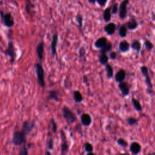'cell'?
Instances as JSON below:
<instances>
[{"instance_id":"ac0fdd59","label":"cell","mask_w":155,"mask_h":155,"mask_svg":"<svg viewBox=\"0 0 155 155\" xmlns=\"http://www.w3.org/2000/svg\"><path fill=\"white\" fill-rule=\"evenodd\" d=\"M119 49L122 52H126L130 49V45L126 41H121L120 45H119Z\"/></svg>"},{"instance_id":"484cf974","label":"cell","mask_w":155,"mask_h":155,"mask_svg":"<svg viewBox=\"0 0 155 155\" xmlns=\"http://www.w3.org/2000/svg\"><path fill=\"white\" fill-rule=\"evenodd\" d=\"M127 33V29L126 26H121L119 29V35L121 38H124L126 37Z\"/></svg>"},{"instance_id":"2e32d148","label":"cell","mask_w":155,"mask_h":155,"mask_svg":"<svg viewBox=\"0 0 155 155\" xmlns=\"http://www.w3.org/2000/svg\"><path fill=\"white\" fill-rule=\"evenodd\" d=\"M116 28V26L115 24L113 22H110L105 26L104 31L108 35H111L115 33Z\"/></svg>"},{"instance_id":"603a6c76","label":"cell","mask_w":155,"mask_h":155,"mask_svg":"<svg viewBox=\"0 0 155 155\" xmlns=\"http://www.w3.org/2000/svg\"><path fill=\"white\" fill-rule=\"evenodd\" d=\"M127 26L130 30H134L138 27V22L134 19H131L127 22Z\"/></svg>"},{"instance_id":"f35d334b","label":"cell","mask_w":155,"mask_h":155,"mask_svg":"<svg viewBox=\"0 0 155 155\" xmlns=\"http://www.w3.org/2000/svg\"><path fill=\"white\" fill-rule=\"evenodd\" d=\"M96 1L99 4V5L101 7L105 6V4L107 3V0H96Z\"/></svg>"},{"instance_id":"f546056e","label":"cell","mask_w":155,"mask_h":155,"mask_svg":"<svg viewBox=\"0 0 155 155\" xmlns=\"http://www.w3.org/2000/svg\"><path fill=\"white\" fill-rule=\"evenodd\" d=\"M138 120L136 118L133 117H129L127 119V122L130 126H134L138 124Z\"/></svg>"},{"instance_id":"b9f144b4","label":"cell","mask_w":155,"mask_h":155,"mask_svg":"<svg viewBox=\"0 0 155 155\" xmlns=\"http://www.w3.org/2000/svg\"><path fill=\"white\" fill-rule=\"evenodd\" d=\"M45 155H52V154H51V153L49 151H48V152H46Z\"/></svg>"},{"instance_id":"4dcf8cb0","label":"cell","mask_w":155,"mask_h":155,"mask_svg":"<svg viewBox=\"0 0 155 155\" xmlns=\"http://www.w3.org/2000/svg\"><path fill=\"white\" fill-rule=\"evenodd\" d=\"M117 144L120 145L122 147L126 148L128 146V142L127 141H126L125 139H124L123 138H119L117 140Z\"/></svg>"},{"instance_id":"836d02e7","label":"cell","mask_w":155,"mask_h":155,"mask_svg":"<svg viewBox=\"0 0 155 155\" xmlns=\"http://www.w3.org/2000/svg\"><path fill=\"white\" fill-rule=\"evenodd\" d=\"M144 46L145 47L146 49L148 50V51H150L152 50V49L153 48V44L150 42V41L148 40H146L144 42Z\"/></svg>"},{"instance_id":"1f68e13d","label":"cell","mask_w":155,"mask_h":155,"mask_svg":"<svg viewBox=\"0 0 155 155\" xmlns=\"http://www.w3.org/2000/svg\"><path fill=\"white\" fill-rule=\"evenodd\" d=\"M84 148L85 149V151L87 153L89 152H92L93 150V145L89 142H86L84 145Z\"/></svg>"},{"instance_id":"e0dca14e","label":"cell","mask_w":155,"mask_h":155,"mask_svg":"<svg viewBox=\"0 0 155 155\" xmlns=\"http://www.w3.org/2000/svg\"><path fill=\"white\" fill-rule=\"evenodd\" d=\"M108 43V41L105 37H101L99 38L96 42L94 43V46L98 49H101L104 47Z\"/></svg>"},{"instance_id":"8fae6325","label":"cell","mask_w":155,"mask_h":155,"mask_svg":"<svg viewBox=\"0 0 155 155\" xmlns=\"http://www.w3.org/2000/svg\"><path fill=\"white\" fill-rule=\"evenodd\" d=\"M118 87L120 88V91L121 92L122 94L124 96L126 97L128 96L130 93V87L128 84V83L126 82H120V84L118 85Z\"/></svg>"},{"instance_id":"8992f818","label":"cell","mask_w":155,"mask_h":155,"mask_svg":"<svg viewBox=\"0 0 155 155\" xmlns=\"http://www.w3.org/2000/svg\"><path fill=\"white\" fill-rule=\"evenodd\" d=\"M141 71L142 75H144V77L145 78V83H146L148 88L149 89H150V90H152V89L153 88V84H152V82L151 78L150 77V76H149V74H148V69L147 67L145 66V65H144V66H142L141 67Z\"/></svg>"},{"instance_id":"277c9868","label":"cell","mask_w":155,"mask_h":155,"mask_svg":"<svg viewBox=\"0 0 155 155\" xmlns=\"http://www.w3.org/2000/svg\"><path fill=\"white\" fill-rule=\"evenodd\" d=\"M35 127V121H25L22 124V130L21 131L27 136L34 129Z\"/></svg>"},{"instance_id":"83f0119b","label":"cell","mask_w":155,"mask_h":155,"mask_svg":"<svg viewBox=\"0 0 155 155\" xmlns=\"http://www.w3.org/2000/svg\"><path fill=\"white\" fill-rule=\"evenodd\" d=\"M131 47H132V48L133 50H135L137 52H139L141 50V43L137 40H135L133 41V43H132V46H131Z\"/></svg>"},{"instance_id":"cb8c5ba5","label":"cell","mask_w":155,"mask_h":155,"mask_svg":"<svg viewBox=\"0 0 155 155\" xmlns=\"http://www.w3.org/2000/svg\"><path fill=\"white\" fill-rule=\"evenodd\" d=\"M49 99L50 100H54L56 101V102H58L59 98L58 96V92L55 90H52L50 91L49 94Z\"/></svg>"},{"instance_id":"8d00e7d4","label":"cell","mask_w":155,"mask_h":155,"mask_svg":"<svg viewBox=\"0 0 155 155\" xmlns=\"http://www.w3.org/2000/svg\"><path fill=\"white\" fill-rule=\"evenodd\" d=\"M20 155H28V150L25 146V144H23V147L21 152Z\"/></svg>"},{"instance_id":"9a60e30c","label":"cell","mask_w":155,"mask_h":155,"mask_svg":"<svg viewBox=\"0 0 155 155\" xmlns=\"http://www.w3.org/2000/svg\"><path fill=\"white\" fill-rule=\"evenodd\" d=\"M58 43V34L55 33L53 35L52 43H51V50L53 56L56 55V46Z\"/></svg>"},{"instance_id":"d6a6232c","label":"cell","mask_w":155,"mask_h":155,"mask_svg":"<svg viewBox=\"0 0 155 155\" xmlns=\"http://www.w3.org/2000/svg\"><path fill=\"white\" fill-rule=\"evenodd\" d=\"M50 123L52 125V131L53 133H56L57 130H58V126L57 124L56 123L55 120L53 118H52L50 120Z\"/></svg>"},{"instance_id":"74e56055","label":"cell","mask_w":155,"mask_h":155,"mask_svg":"<svg viewBox=\"0 0 155 155\" xmlns=\"http://www.w3.org/2000/svg\"><path fill=\"white\" fill-rule=\"evenodd\" d=\"M118 10V4H115L114 5H113V7L111 8V13L113 14H116L117 13Z\"/></svg>"},{"instance_id":"30bf717a","label":"cell","mask_w":155,"mask_h":155,"mask_svg":"<svg viewBox=\"0 0 155 155\" xmlns=\"http://www.w3.org/2000/svg\"><path fill=\"white\" fill-rule=\"evenodd\" d=\"M130 151L133 155H138L141 151V145L138 142H133L130 145Z\"/></svg>"},{"instance_id":"7a4b0ae2","label":"cell","mask_w":155,"mask_h":155,"mask_svg":"<svg viewBox=\"0 0 155 155\" xmlns=\"http://www.w3.org/2000/svg\"><path fill=\"white\" fill-rule=\"evenodd\" d=\"M35 70L39 86L41 87H44L46 86V83L44 78V70L43 67V65L40 63H37L35 65Z\"/></svg>"},{"instance_id":"9c48e42d","label":"cell","mask_w":155,"mask_h":155,"mask_svg":"<svg viewBox=\"0 0 155 155\" xmlns=\"http://www.w3.org/2000/svg\"><path fill=\"white\" fill-rule=\"evenodd\" d=\"M81 122L82 126H90L92 124V118L88 113H84L81 116Z\"/></svg>"},{"instance_id":"5b68a950","label":"cell","mask_w":155,"mask_h":155,"mask_svg":"<svg viewBox=\"0 0 155 155\" xmlns=\"http://www.w3.org/2000/svg\"><path fill=\"white\" fill-rule=\"evenodd\" d=\"M61 150L62 155H65L67 153L69 149V146L68 142L66 139V136L65 135V132L63 130H61Z\"/></svg>"},{"instance_id":"f6af8a7d","label":"cell","mask_w":155,"mask_h":155,"mask_svg":"<svg viewBox=\"0 0 155 155\" xmlns=\"http://www.w3.org/2000/svg\"><path fill=\"white\" fill-rule=\"evenodd\" d=\"M118 155H127V154H124V153H121V154H118Z\"/></svg>"},{"instance_id":"6da1fadb","label":"cell","mask_w":155,"mask_h":155,"mask_svg":"<svg viewBox=\"0 0 155 155\" xmlns=\"http://www.w3.org/2000/svg\"><path fill=\"white\" fill-rule=\"evenodd\" d=\"M62 114L63 118L69 124H72L77 120V118L75 113L67 106H64L63 107Z\"/></svg>"},{"instance_id":"d4e9b609","label":"cell","mask_w":155,"mask_h":155,"mask_svg":"<svg viewBox=\"0 0 155 155\" xmlns=\"http://www.w3.org/2000/svg\"><path fill=\"white\" fill-rule=\"evenodd\" d=\"M47 147L49 150H52L54 147V144H53V139L51 137V135L49 134V136L47 139Z\"/></svg>"},{"instance_id":"44dd1931","label":"cell","mask_w":155,"mask_h":155,"mask_svg":"<svg viewBox=\"0 0 155 155\" xmlns=\"http://www.w3.org/2000/svg\"><path fill=\"white\" fill-rule=\"evenodd\" d=\"M105 70H106V73H107V76L108 78V79H111L113 76V68L111 65L107 64L105 65Z\"/></svg>"},{"instance_id":"d6986e66","label":"cell","mask_w":155,"mask_h":155,"mask_svg":"<svg viewBox=\"0 0 155 155\" xmlns=\"http://www.w3.org/2000/svg\"><path fill=\"white\" fill-rule=\"evenodd\" d=\"M131 102H132V104L133 106L134 107V108L135 110L138 111H141L142 110V107L139 103V101L135 99V98H132V100H131Z\"/></svg>"},{"instance_id":"3957f363","label":"cell","mask_w":155,"mask_h":155,"mask_svg":"<svg viewBox=\"0 0 155 155\" xmlns=\"http://www.w3.org/2000/svg\"><path fill=\"white\" fill-rule=\"evenodd\" d=\"M26 136L21 131H17L14 133L12 142L15 145H21L25 144Z\"/></svg>"},{"instance_id":"e575fe53","label":"cell","mask_w":155,"mask_h":155,"mask_svg":"<svg viewBox=\"0 0 155 155\" xmlns=\"http://www.w3.org/2000/svg\"><path fill=\"white\" fill-rule=\"evenodd\" d=\"M76 20H77V22L78 23V26L80 29H81L82 26V17L78 15L76 16Z\"/></svg>"},{"instance_id":"4fadbf2b","label":"cell","mask_w":155,"mask_h":155,"mask_svg":"<svg viewBox=\"0 0 155 155\" xmlns=\"http://www.w3.org/2000/svg\"><path fill=\"white\" fill-rule=\"evenodd\" d=\"M126 78V72L124 69H120L115 76V80L116 82H123Z\"/></svg>"},{"instance_id":"7402d4cb","label":"cell","mask_w":155,"mask_h":155,"mask_svg":"<svg viewBox=\"0 0 155 155\" xmlns=\"http://www.w3.org/2000/svg\"><path fill=\"white\" fill-rule=\"evenodd\" d=\"M112 49V44L111 43H107V44L101 49L100 53L101 54H106V53L110 52Z\"/></svg>"},{"instance_id":"7bdbcfd3","label":"cell","mask_w":155,"mask_h":155,"mask_svg":"<svg viewBox=\"0 0 155 155\" xmlns=\"http://www.w3.org/2000/svg\"><path fill=\"white\" fill-rule=\"evenodd\" d=\"M87 155H94V154L92 152H89V153H88Z\"/></svg>"},{"instance_id":"f1b7e54d","label":"cell","mask_w":155,"mask_h":155,"mask_svg":"<svg viewBox=\"0 0 155 155\" xmlns=\"http://www.w3.org/2000/svg\"><path fill=\"white\" fill-rule=\"evenodd\" d=\"M111 18V11L110 8H107L104 12V20L105 22H108Z\"/></svg>"},{"instance_id":"4316f807","label":"cell","mask_w":155,"mask_h":155,"mask_svg":"<svg viewBox=\"0 0 155 155\" xmlns=\"http://www.w3.org/2000/svg\"><path fill=\"white\" fill-rule=\"evenodd\" d=\"M99 61L101 64H103V65L107 64L109 61L108 56H107L106 54H101L99 58Z\"/></svg>"},{"instance_id":"52a82bcc","label":"cell","mask_w":155,"mask_h":155,"mask_svg":"<svg viewBox=\"0 0 155 155\" xmlns=\"http://www.w3.org/2000/svg\"><path fill=\"white\" fill-rule=\"evenodd\" d=\"M129 3L128 0H124L120 7V17L121 19H124L127 15V5Z\"/></svg>"},{"instance_id":"ee69618b","label":"cell","mask_w":155,"mask_h":155,"mask_svg":"<svg viewBox=\"0 0 155 155\" xmlns=\"http://www.w3.org/2000/svg\"><path fill=\"white\" fill-rule=\"evenodd\" d=\"M147 155H154V153H149V154H148Z\"/></svg>"},{"instance_id":"ba28073f","label":"cell","mask_w":155,"mask_h":155,"mask_svg":"<svg viewBox=\"0 0 155 155\" xmlns=\"http://www.w3.org/2000/svg\"><path fill=\"white\" fill-rule=\"evenodd\" d=\"M5 55L10 56L11 59V63H13L15 59V52L14 44L12 43H9L7 50L4 52Z\"/></svg>"},{"instance_id":"d590c367","label":"cell","mask_w":155,"mask_h":155,"mask_svg":"<svg viewBox=\"0 0 155 155\" xmlns=\"http://www.w3.org/2000/svg\"><path fill=\"white\" fill-rule=\"evenodd\" d=\"M79 54L80 57H84V55H86V50L84 49V47H81L80 50H79Z\"/></svg>"},{"instance_id":"ffe728a7","label":"cell","mask_w":155,"mask_h":155,"mask_svg":"<svg viewBox=\"0 0 155 155\" xmlns=\"http://www.w3.org/2000/svg\"><path fill=\"white\" fill-rule=\"evenodd\" d=\"M73 99L76 103H81L83 101V97L81 92L76 90L73 92Z\"/></svg>"},{"instance_id":"ab89813d","label":"cell","mask_w":155,"mask_h":155,"mask_svg":"<svg viewBox=\"0 0 155 155\" xmlns=\"http://www.w3.org/2000/svg\"><path fill=\"white\" fill-rule=\"evenodd\" d=\"M116 57H117V54L115 52H112L110 54V59H112V60H115V59L116 58Z\"/></svg>"},{"instance_id":"60d3db41","label":"cell","mask_w":155,"mask_h":155,"mask_svg":"<svg viewBox=\"0 0 155 155\" xmlns=\"http://www.w3.org/2000/svg\"><path fill=\"white\" fill-rule=\"evenodd\" d=\"M88 2L91 4H94L96 2V0H88Z\"/></svg>"},{"instance_id":"7c38bea8","label":"cell","mask_w":155,"mask_h":155,"mask_svg":"<svg viewBox=\"0 0 155 155\" xmlns=\"http://www.w3.org/2000/svg\"><path fill=\"white\" fill-rule=\"evenodd\" d=\"M3 22L8 27H12L14 24V20L12 16L10 14H7L5 15H4L3 16Z\"/></svg>"},{"instance_id":"5bb4252c","label":"cell","mask_w":155,"mask_h":155,"mask_svg":"<svg viewBox=\"0 0 155 155\" xmlns=\"http://www.w3.org/2000/svg\"><path fill=\"white\" fill-rule=\"evenodd\" d=\"M37 53L38 59L41 61L43 58L44 51V41H41V42L38 44L37 47Z\"/></svg>"}]
</instances>
